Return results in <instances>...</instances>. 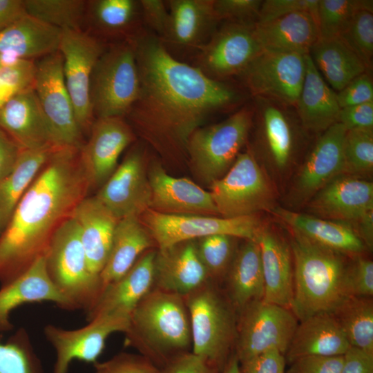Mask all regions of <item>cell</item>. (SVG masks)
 <instances>
[{"mask_svg": "<svg viewBox=\"0 0 373 373\" xmlns=\"http://www.w3.org/2000/svg\"><path fill=\"white\" fill-rule=\"evenodd\" d=\"M26 14L23 0H0V32Z\"/></svg>", "mask_w": 373, "mask_h": 373, "instance_id": "cell-60", "label": "cell"}, {"mask_svg": "<svg viewBox=\"0 0 373 373\" xmlns=\"http://www.w3.org/2000/svg\"><path fill=\"white\" fill-rule=\"evenodd\" d=\"M157 248L143 253L120 278L106 285L86 314L87 321L104 315L130 317L137 303L153 288Z\"/></svg>", "mask_w": 373, "mask_h": 373, "instance_id": "cell-23", "label": "cell"}, {"mask_svg": "<svg viewBox=\"0 0 373 373\" xmlns=\"http://www.w3.org/2000/svg\"><path fill=\"white\" fill-rule=\"evenodd\" d=\"M262 3L261 0H214L213 8L218 21L256 24Z\"/></svg>", "mask_w": 373, "mask_h": 373, "instance_id": "cell-50", "label": "cell"}, {"mask_svg": "<svg viewBox=\"0 0 373 373\" xmlns=\"http://www.w3.org/2000/svg\"><path fill=\"white\" fill-rule=\"evenodd\" d=\"M140 84L130 39L105 48L91 76L90 98L93 116L124 117L138 97Z\"/></svg>", "mask_w": 373, "mask_h": 373, "instance_id": "cell-8", "label": "cell"}, {"mask_svg": "<svg viewBox=\"0 0 373 373\" xmlns=\"http://www.w3.org/2000/svg\"><path fill=\"white\" fill-rule=\"evenodd\" d=\"M95 197L117 220L140 217L150 209L151 189L148 162L141 146H133Z\"/></svg>", "mask_w": 373, "mask_h": 373, "instance_id": "cell-18", "label": "cell"}, {"mask_svg": "<svg viewBox=\"0 0 373 373\" xmlns=\"http://www.w3.org/2000/svg\"><path fill=\"white\" fill-rule=\"evenodd\" d=\"M124 345L160 368L174 356L191 351V324L184 297L152 289L129 318Z\"/></svg>", "mask_w": 373, "mask_h": 373, "instance_id": "cell-3", "label": "cell"}, {"mask_svg": "<svg viewBox=\"0 0 373 373\" xmlns=\"http://www.w3.org/2000/svg\"><path fill=\"white\" fill-rule=\"evenodd\" d=\"M209 189L222 218L271 212L276 207L274 186L249 148L240 153L229 171Z\"/></svg>", "mask_w": 373, "mask_h": 373, "instance_id": "cell-9", "label": "cell"}, {"mask_svg": "<svg viewBox=\"0 0 373 373\" xmlns=\"http://www.w3.org/2000/svg\"><path fill=\"white\" fill-rule=\"evenodd\" d=\"M344 362L341 356H305L292 362L287 373H340Z\"/></svg>", "mask_w": 373, "mask_h": 373, "instance_id": "cell-53", "label": "cell"}, {"mask_svg": "<svg viewBox=\"0 0 373 373\" xmlns=\"http://www.w3.org/2000/svg\"><path fill=\"white\" fill-rule=\"evenodd\" d=\"M337 122L347 131H373V102L341 108Z\"/></svg>", "mask_w": 373, "mask_h": 373, "instance_id": "cell-54", "label": "cell"}, {"mask_svg": "<svg viewBox=\"0 0 373 373\" xmlns=\"http://www.w3.org/2000/svg\"><path fill=\"white\" fill-rule=\"evenodd\" d=\"M33 89L48 123L53 145L80 149L82 131L67 90L59 51L35 63Z\"/></svg>", "mask_w": 373, "mask_h": 373, "instance_id": "cell-12", "label": "cell"}, {"mask_svg": "<svg viewBox=\"0 0 373 373\" xmlns=\"http://www.w3.org/2000/svg\"><path fill=\"white\" fill-rule=\"evenodd\" d=\"M224 278V291L238 313L249 303L263 298L264 278L258 242L243 240Z\"/></svg>", "mask_w": 373, "mask_h": 373, "instance_id": "cell-35", "label": "cell"}, {"mask_svg": "<svg viewBox=\"0 0 373 373\" xmlns=\"http://www.w3.org/2000/svg\"><path fill=\"white\" fill-rule=\"evenodd\" d=\"M294 108L307 132L323 133L337 122L341 108L336 92L326 83L309 55H306L305 77Z\"/></svg>", "mask_w": 373, "mask_h": 373, "instance_id": "cell-34", "label": "cell"}, {"mask_svg": "<svg viewBox=\"0 0 373 373\" xmlns=\"http://www.w3.org/2000/svg\"><path fill=\"white\" fill-rule=\"evenodd\" d=\"M339 37L370 70L373 57V12L357 11Z\"/></svg>", "mask_w": 373, "mask_h": 373, "instance_id": "cell-46", "label": "cell"}, {"mask_svg": "<svg viewBox=\"0 0 373 373\" xmlns=\"http://www.w3.org/2000/svg\"><path fill=\"white\" fill-rule=\"evenodd\" d=\"M373 169V131H347L343 174L362 178Z\"/></svg>", "mask_w": 373, "mask_h": 373, "instance_id": "cell-45", "label": "cell"}, {"mask_svg": "<svg viewBox=\"0 0 373 373\" xmlns=\"http://www.w3.org/2000/svg\"><path fill=\"white\" fill-rule=\"evenodd\" d=\"M220 373H242L240 363L234 352L231 355Z\"/></svg>", "mask_w": 373, "mask_h": 373, "instance_id": "cell-61", "label": "cell"}, {"mask_svg": "<svg viewBox=\"0 0 373 373\" xmlns=\"http://www.w3.org/2000/svg\"><path fill=\"white\" fill-rule=\"evenodd\" d=\"M8 61L3 56L0 55V66H2L6 61Z\"/></svg>", "mask_w": 373, "mask_h": 373, "instance_id": "cell-62", "label": "cell"}, {"mask_svg": "<svg viewBox=\"0 0 373 373\" xmlns=\"http://www.w3.org/2000/svg\"><path fill=\"white\" fill-rule=\"evenodd\" d=\"M297 234L322 247L352 257L367 249L350 225L280 207L271 211Z\"/></svg>", "mask_w": 373, "mask_h": 373, "instance_id": "cell-28", "label": "cell"}, {"mask_svg": "<svg viewBox=\"0 0 373 373\" xmlns=\"http://www.w3.org/2000/svg\"><path fill=\"white\" fill-rule=\"evenodd\" d=\"M308 208L315 216L345 223L352 228L373 211V183L363 178L339 175L309 200Z\"/></svg>", "mask_w": 373, "mask_h": 373, "instance_id": "cell-22", "label": "cell"}, {"mask_svg": "<svg viewBox=\"0 0 373 373\" xmlns=\"http://www.w3.org/2000/svg\"><path fill=\"white\" fill-rule=\"evenodd\" d=\"M105 48L97 37L82 29L61 30L58 51L62 57L65 84L82 132L90 129L93 122L90 80L95 64Z\"/></svg>", "mask_w": 373, "mask_h": 373, "instance_id": "cell-15", "label": "cell"}, {"mask_svg": "<svg viewBox=\"0 0 373 373\" xmlns=\"http://www.w3.org/2000/svg\"><path fill=\"white\" fill-rule=\"evenodd\" d=\"M169 20L162 42L181 47L200 48L216 31L214 0H170L166 1Z\"/></svg>", "mask_w": 373, "mask_h": 373, "instance_id": "cell-31", "label": "cell"}, {"mask_svg": "<svg viewBox=\"0 0 373 373\" xmlns=\"http://www.w3.org/2000/svg\"><path fill=\"white\" fill-rule=\"evenodd\" d=\"M90 131L79 156L90 189H99L115 171L119 156L136 140V135L124 117H116L97 118Z\"/></svg>", "mask_w": 373, "mask_h": 373, "instance_id": "cell-19", "label": "cell"}, {"mask_svg": "<svg viewBox=\"0 0 373 373\" xmlns=\"http://www.w3.org/2000/svg\"><path fill=\"white\" fill-rule=\"evenodd\" d=\"M351 347L332 312L319 313L301 321L285 354L289 363L305 356H341Z\"/></svg>", "mask_w": 373, "mask_h": 373, "instance_id": "cell-29", "label": "cell"}, {"mask_svg": "<svg viewBox=\"0 0 373 373\" xmlns=\"http://www.w3.org/2000/svg\"><path fill=\"white\" fill-rule=\"evenodd\" d=\"M156 248L140 217L128 216L118 220L106 262L99 274L102 290L120 278L149 249Z\"/></svg>", "mask_w": 373, "mask_h": 373, "instance_id": "cell-36", "label": "cell"}, {"mask_svg": "<svg viewBox=\"0 0 373 373\" xmlns=\"http://www.w3.org/2000/svg\"><path fill=\"white\" fill-rule=\"evenodd\" d=\"M139 3L142 20L162 39L166 35L169 20L166 1L140 0Z\"/></svg>", "mask_w": 373, "mask_h": 373, "instance_id": "cell-56", "label": "cell"}, {"mask_svg": "<svg viewBox=\"0 0 373 373\" xmlns=\"http://www.w3.org/2000/svg\"><path fill=\"white\" fill-rule=\"evenodd\" d=\"M255 25L226 22L198 48L196 67L221 82L238 76L262 50L255 37Z\"/></svg>", "mask_w": 373, "mask_h": 373, "instance_id": "cell-17", "label": "cell"}, {"mask_svg": "<svg viewBox=\"0 0 373 373\" xmlns=\"http://www.w3.org/2000/svg\"><path fill=\"white\" fill-rule=\"evenodd\" d=\"M309 55L335 92L341 90L356 77L370 71L340 37L318 38Z\"/></svg>", "mask_w": 373, "mask_h": 373, "instance_id": "cell-37", "label": "cell"}, {"mask_svg": "<svg viewBox=\"0 0 373 373\" xmlns=\"http://www.w3.org/2000/svg\"><path fill=\"white\" fill-rule=\"evenodd\" d=\"M347 276L346 290L348 296L372 298L373 262L362 255L352 257Z\"/></svg>", "mask_w": 373, "mask_h": 373, "instance_id": "cell-48", "label": "cell"}, {"mask_svg": "<svg viewBox=\"0 0 373 373\" xmlns=\"http://www.w3.org/2000/svg\"><path fill=\"white\" fill-rule=\"evenodd\" d=\"M34 60L13 59L0 66V110L15 95L33 87Z\"/></svg>", "mask_w": 373, "mask_h": 373, "instance_id": "cell-47", "label": "cell"}, {"mask_svg": "<svg viewBox=\"0 0 373 373\" xmlns=\"http://www.w3.org/2000/svg\"><path fill=\"white\" fill-rule=\"evenodd\" d=\"M52 282L72 309H91L102 291L99 276L90 269L79 227L71 216L55 231L44 254Z\"/></svg>", "mask_w": 373, "mask_h": 373, "instance_id": "cell-7", "label": "cell"}, {"mask_svg": "<svg viewBox=\"0 0 373 373\" xmlns=\"http://www.w3.org/2000/svg\"><path fill=\"white\" fill-rule=\"evenodd\" d=\"M26 13L60 30H81L86 18L84 0H23Z\"/></svg>", "mask_w": 373, "mask_h": 373, "instance_id": "cell-41", "label": "cell"}, {"mask_svg": "<svg viewBox=\"0 0 373 373\" xmlns=\"http://www.w3.org/2000/svg\"><path fill=\"white\" fill-rule=\"evenodd\" d=\"M306 55L262 50L238 76L254 97L295 107L305 77Z\"/></svg>", "mask_w": 373, "mask_h": 373, "instance_id": "cell-13", "label": "cell"}, {"mask_svg": "<svg viewBox=\"0 0 373 373\" xmlns=\"http://www.w3.org/2000/svg\"><path fill=\"white\" fill-rule=\"evenodd\" d=\"M129 318L117 315L100 316L75 329L46 325L44 334L55 352L52 373H68L70 365L75 360L93 364L97 363L105 348L106 339L113 333H124L128 327Z\"/></svg>", "mask_w": 373, "mask_h": 373, "instance_id": "cell-16", "label": "cell"}, {"mask_svg": "<svg viewBox=\"0 0 373 373\" xmlns=\"http://www.w3.org/2000/svg\"><path fill=\"white\" fill-rule=\"evenodd\" d=\"M253 123L256 140L249 148L260 154L275 168L286 169L294 160L300 144L301 124L296 109L263 97H254Z\"/></svg>", "mask_w": 373, "mask_h": 373, "instance_id": "cell-14", "label": "cell"}, {"mask_svg": "<svg viewBox=\"0 0 373 373\" xmlns=\"http://www.w3.org/2000/svg\"><path fill=\"white\" fill-rule=\"evenodd\" d=\"M298 320L285 307L254 300L238 313L234 348L240 364L271 350L285 354Z\"/></svg>", "mask_w": 373, "mask_h": 373, "instance_id": "cell-11", "label": "cell"}, {"mask_svg": "<svg viewBox=\"0 0 373 373\" xmlns=\"http://www.w3.org/2000/svg\"><path fill=\"white\" fill-rule=\"evenodd\" d=\"M318 0H265L262 1L256 23H264L281 17L305 12L316 19Z\"/></svg>", "mask_w": 373, "mask_h": 373, "instance_id": "cell-51", "label": "cell"}, {"mask_svg": "<svg viewBox=\"0 0 373 373\" xmlns=\"http://www.w3.org/2000/svg\"><path fill=\"white\" fill-rule=\"evenodd\" d=\"M58 149L46 146L21 149L13 169L0 182V232L7 225L21 197Z\"/></svg>", "mask_w": 373, "mask_h": 373, "instance_id": "cell-38", "label": "cell"}, {"mask_svg": "<svg viewBox=\"0 0 373 373\" xmlns=\"http://www.w3.org/2000/svg\"><path fill=\"white\" fill-rule=\"evenodd\" d=\"M140 77L137 100L126 115L136 136L162 161L187 165L192 133L213 113L236 104V90L178 61L157 37L140 31L129 38Z\"/></svg>", "mask_w": 373, "mask_h": 373, "instance_id": "cell-1", "label": "cell"}, {"mask_svg": "<svg viewBox=\"0 0 373 373\" xmlns=\"http://www.w3.org/2000/svg\"><path fill=\"white\" fill-rule=\"evenodd\" d=\"M0 127L21 149L55 146L33 87L17 93L1 108Z\"/></svg>", "mask_w": 373, "mask_h": 373, "instance_id": "cell-27", "label": "cell"}, {"mask_svg": "<svg viewBox=\"0 0 373 373\" xmlns=\"http://www.w3.org/2000/svg\"><path fill=\"white\" fill-rule=\"evenodd\" d=\"M332 313L350 346L373 355L372 298L349 296Z\"/></svg>", "mask_w": 373, "mask_h": 373, "instance_id": "cell-40", "label": "cell"}, {"mask_svg": "<svg viewBox=\"0 0 373 373\" xmlns=\"http://www.w3.org/2000/svg\"><path fill=\"white\" fill-rule=\"evenodd\" d=\"M255 37L262 50L309 55L319 38L316 19L305 12L256 23Z\"/></svg>", "mask_w": 373, "mask_h": 373, "instance_id": "cell-33", "label": "cell"}, {"mask_svg": "<svg viewBox=\"0 0 373 373\" xmlns=\"http://www.w3.org/2000/svg\"><path fill=\"white\" fill-rule=\"evenodd\" d=\"M253 107L245 106L226 119L202 126L190 136L187 166L199 183L209 186L221 178L247 142L253 124Z\"/></svg>", "mask_w": 373, "mask_h": 373, "instance_id": "cell-6", "label": "cell"}, {"mask_svg": "<svg viewBox=\"0 0 373 373\" xmlns=\"http://www.w3.org/2000/svg\"><path fill=\"white\" fill-rule=\"evenodd\" d=\"M0 373H44L41 361L24 328L0 342Z\"/></svg>", "mask_w": 373, "mask_h": 373, "instance_id": "cell-44", "label": "cell"}, {"mask_svg": "<svg viewBox=\"0 0 373 373\" xmlns=\"http://www.w3.org/2000/svg\"><path fill=\"white\" fill-rule=\"evenodd\" d=\"M61 30L26 14L0 32V55L34 60L59 50Z\"/></svg>", "mask_w": 373, "mask_h": 373, "instance_id": "cell-32", "label": "cell"}, {"mask_svg": "<svg viewBox=\"0 0 373 373\" xmlns=\"http://www.w3.org/2000/svg\"><path fill=\"white\" fill-rule=\"evenodd\" d=\"M86 16L93 28L106 37L125 35L127 39L140 32L136 29L141 17L139 1H88Z\"/></svg>", "mask_w": 373, "mask_h": 373, "instance_id": "cell-39", "label": "cell"}, {"mask_svg": "<svg viewBox=\"0 0 373 373\" xmlns=\"http://www.w3.org/2000/svg\"><path fill=\"white\" fill-rule=\"evenodd\" d=\"M285 354L271 350L240 364L242 373H285Z\"/></svg>", "mask_w": 373, "mask_h": 373, "instance_id": "cell-57", "label": "cell"}, {"mask_svg": "<svg viewBox=\"0 0 373 373\" xmlns=\"http://www.w3.org/2000/svg\"><path fill=\"white\" fill-rule=\"evenodd\" d=\"M93 373H160V369L140 354L119 352L93 364Z\"/></svg>", "mask_w": 373, "mask_h": 373, "instance_id": "cell-49", "label": "cell"}, {"mask_svg": "<svg viewBox=\"0 0 373 373\" xmlns=\"http://www.w3.org/2000/svg\"><path fill=\"white\" fill-rule=\"evenodd\" d=\"M140 219L157 249L204 236L224 234L256 240L262 225L258 214L225 218L202 215H169L147 209Z\"/></svg>", "mask_w": 373, "mask_h": 373, "instance_id": "cell-10", "label": "cell"}, {"mask_svg": "<svg viewBox=\"0 0 373 373\" xmlns=\"http://www.w3.org/2000/svg\"><path fill=\"white\" fill-rule=\"evenodd\" d=\"M21 149L0 127V182L13 169Z\"/></svg>", "mask_w": 373, "mask_h": 373, "instance_id": "cell-58", "label": "cell"}, {"mask_svg": "<svg viewBox=\"0 0 373 373\" xmlns=\"http://www.w3.org/2000/svg\"><path fill=\"white\" fill-rule=\"evenodd\" d=\"M159 369L160 373H220L191 351L174 356Z\"/></svg>", "mask_w": 373, "mask_h": 373, "instance_id": "cell-55", "label": "cell"}, {"mask_svg": "<svg viewBox=\"0 0 373 373\" xmlns=\"http://www.w3.org/2000/svg\"><path fill=\"white\" fill-rule=\"evenodd\" d=\"M347 130L339 122L329 126L316 140L296 177L290 199L295 204L309 200L344 170V140Z\"/></svg>", "mask_w": 373, "mask_h": 373, "instance_id": "cell-20", "label": "cell"}, {"mask_svg": "<svg viewBox=\"0 0 373 373\" xmlns=\"http://www.w3.org/2000/svg\"><path fill=\"white\" fill-rule=\"evenodd\" d=\"M90 271L99 276L108 259L117 220L95 197L84 198L75 208Z\"/></svg>", "mask_w": 373, "mask_h": 373, "instance_id": "cell-30", "label": "cell"}, {"mask_svg": "<svg viewBox=\"0 0 373 373\" xmlns=\"http://www.w3.org/2000/svg\"><path fill=\"white\" fill-rule=\"evenodd\" d=\"M238 239L217 234L195 240L198 256L210 280L218 285L223 282L238 249Z\"/></svg>", "mask_w": 373, "mask_h": 373, "instance_id": "cell-42", "label": "cell"}, {"mask_svg": "<svg viewBox=\"0 0 373 373\" xmlns=\"http://www.w3.org/2000/svg\"><path fill=\"white\" fill-rule=\"evenodd\" d=\"M341 108L373 102V81L370 71H367L350 82L336 92Z\"/></svg>", "mask_w": 373, "mask_h": 373, "instance_id": "cell-52", "label": "cell"}, {"mask_svg": "<svg viewBox=\"0 0 373 373\" xmlns=\"http://www.w3.org/2000/svg\"><path fill=\"white\" fill-rule=\"evenodd\" d=\"M184 299L191 324V352L221 372L234 352L238 313L220 285L211 280Z\"/></svg>", "mask_w": 373, "mask_h": 373, "instance_id": "cell-5", "label": "cell"}, {"mask_svg": "<svg viewBox=\"0 0 373 373\" xmlns=\"http://www.w3.org/2000/svg\"><path fill=\"white\" fill-rule=\"evenodd\" d=\"M151 189L150 209L169 215L219 216L209 191L186 178L169 174L159 161L148 166Z\"/></svg>", "mask_w": 373, "mask_h": 373, "instance_id": "cell-21", "label": "cell"}, {"mask_svg": "<svg viewBox=\"0 0 373 373\" xmlns=\"http://www.w3.org/2000/svg\"><path fill=\"white\" fill-rule=\"evenodd\" d=\"M358 10L373 12L371 0H318L316 22L319 38L339 37Z\"/></svg>", "mask_w": 373, "mask_h": 373, "instance_id": "cell-43", "label": "cell"}, {"mask_svg": "<svg viewBox=\"0 0 373 373\" xmlns=\"http://www.w3.org/2000/svg\"><path fill=\"white\" fill-rule=\"evenodd\" d=\"M44 301L54 303L64 309H72L68 300L50 278L44 255L20 276L0 287V332L12 328L10 316L15 309L26 303Z\"/></svg>", "mask_w": 373, "mask_h": 373, "instance_id": "cell-26", "label": "cell"}, {"mask_svg": "<svg viewBox=\"0 0 373 373\" xmlns=\"http://www.w3.org/2000/svg\"><path fill=\"white\" fill-rule=\"evenodd\" d=\"M289 243L294 265L291 310L298 321L316 314L332 312L349 297L345 285L349 256L293 233Z\"/></svg>", "mask_w": 373, "mask_h": 373, "instance_id": "cell-4", "label": "cell"}, {"mask_svg": "<svg viewBox=\"0 0 373 373\" xmlns=\"http://www.w3.org/2000/svg\"><path fill=\"white\" fill-rule=\"evenodd\" d=\"M340 373H373V355L351 347L344 354Z\"/></svg>", "mask_w": 373, "mask_h": 373, "instance_id": "cell-59", "label": "cell"}, {"mask_svg": "<svg viewBox=\"0 0 373 373\" xmlns=\"http://www.w3.org/2000/svg\"><path fill=\"white\" fill-rule=\"evenodd\" d=\"M256 241L261 255L263 300L291 309L294 296V265L290 243L276 230L262 225Z\"/></svg>", "mask_w": 373, "mask_h": 373, "instance_id": "cell-25", "label": "cell"}, {"mask_svg": "<svg viewBox=\"0 0 373 373\" xmlns=\"http://www.w3.org/2000/svg\"><path fill=\"white\" fill-rule=\"evenodd\" d=\"M79 151L57 149L17 203L0 235L1 287L45 254L55 231L87 196Z\"/></svg>", "mask_w": 373, "mask_h": 373, "instance_id": "cell-2", "label": "cell"}, {"mask_svg": "<svg viewBox=\"0 0 373 373\" xmlns=\"http://www.w3.org/2000/svg\"><path fill=\"white\" fill-rule=\"evenodd\" d=\"M209 280L198 256L195 240L157 249L153 289L184 297Z\"/></svg>", "mask_w": 373, "mask_h": 373, "instance_id": "cell-24", "label": "cell"}]
</instances>
